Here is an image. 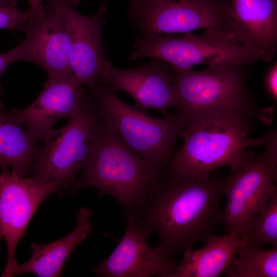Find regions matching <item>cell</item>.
<instances>
[{
  "label": "cell",
  "mask_w": 277,
  "mask_h": 277,
  "mask_svg": "<svg viewBox=\"0 0 277 277\" xmlns=\"http://www.w3.org/2000/svg\"><path fill=\"white\" fill-rule=\"evenodd\" d=\"M227 182V176L217 172L205 180L167 176L154 184L131 213L147 239L156 233L160 250L179 255L205 242L222 224L220 203Z\"/></svg>",
  "instance_id": "cell-1"
},
{
  "label": "cell",
  "mask_w": 277,
  "mask_h": 277,
  "mask_svg": "<svg viewBox=\"0 0 277 277\" xmlns=\"http://www.w3.org/2000/svg\"><path fill=\"white\" fill-rule=\"evenodd\" d=\"M251 64L229 60L202 71L172 68L173 108L186 127L225 121L271 124L274 108L259 107L247 87Z\"/></svg>",
  "instance_id": "cell-2"
},
{
  "label": "cell",
  "mask_w": 277,
  "mask_h": 277,
  "mask_svg": "<svg viewBox=\"0 0 277 277\" xmlns=\"http://www.w3.org/2000/svg\"><path fill=\"white\" fill-rule=\"evenodd\" d=\"M167 176L128 147L100 116L93 129L87 164L70 192L94 187L100 196L115 199L123 213L132 212L154 184Z\"/></svg>",
  "instance_id": "cell-3"
},
{
  "label": "cell",
  "mask_w": 277,
  "mask_h": 277,
  "mask_svg": "<svg viewBox=\"0 0 277 277\" xmlns=\"http://www.w3.org/2000/svg\"><path fill=\"white\" fill-rule=\"evenodd\" d=\"M251 126L232 121L186 126L181 136L183 144L173 152L167 176L205 180L226 165L235 171L250 156L252 151L248 148L266 143V134L260 138L249 137Z\"/></svg>",
  "instance_id": "cell-4"
},
{
  "label": "cell",
  "mask_w": 277,
  "mask_h": 277,
  "mask_svg": "<svg viewBox=\"0 0 277 277\" xmlns=\"http://www.w3.org/2000/svg\"><path fill=\"white\" fill-rule=\"evenodd\" d=\"M100 116L123 142L145 160L167 173L177 140L186 127L175 112L160 118L122 101L103 82L89 88Z\"/></svg>",
  "instance_id": "cell-5"
},
{
  "label": "cell",
  "mask_w": 277,
  "mask_h": 277,
  "mask_svg": "<svg viewBox=\"0 0 277 277\" xmlns=\"http://www.w3.org/2000/svg\"><path fill=\"white\" fill-rule=\"evenodd\" d=\"M262 154L252 152L240 168L227 175L222 224L226 234L248 236L254 218L277 192V131L268 132Z\"/></svg>",
  "instance_id": "cell-6"
},
{
  "label": "cell",
  "mask_w": 277,
  "mask_h": 277,
  "mask_svg": "<svg viewBox=\"0 0 277 277\" xmlns=\"http://www.w3.org/2000/svg\"><path fill=\"white\" fill-rule=\"evenodd\" d=\"M131 60L156 57L173 68L190 70L195 65L229 60L252 64L262 56L240 43L233 32L206 29L200 34L186 32L181 36L166 34L148 38H135Z\"/></svg>",
  "instance_id": "cell-7"
},
{
  "label": "cell",
  "mask_w": 277,
  "mask_h": 277,
  "mask_svg": "<svg viewBox=\"0 0 277 277\" xmlns=\"http://www.w3.org/2000/svg\"><path fill=\"white\" fill-rule=\"evenodd\" d=\"M128 15L138 38L200 29L233 32L229 0H129Z\"/></svg>",
  "instance_id": "cell-8"
},
{
  "label": "cell",
  "mask_w": 277,
  "mask_h": 277,
  "mask_svg": "<svg viewBox=\"0 0 277 277\" xmlns=\"http://www.w3.org/2000/svg\"><path fill=\"white\" fill-rule=\"evenodd\" d=\"M100 117L89 93L81 113L69 119L55 136L41 149L30 172L43 181L57 180L67 189L80 170L86 166L94 126Z\"/></svg>",
  "instance_id": "cell-9"
},
{
  "label": "cell",
  "mask_w": 277,
  "mask_h": 277,
  "mask_svg": "<svg viewBox=\"0 0 277 277\" xmlns=\"http://www.w3.org/2000/svg\"><path fill=\"white\" fill-rule=\"evenodd\" d=\"M67 189L61 181H43L33 176L21 177L1 169L0 174V229L7 248V263L2 276H13L17 264L15 251L19 240L41 203L49 195H59Z\"/></svg>",
  "instance_id": "cell-10"
},
{
  "label": "cell",
  "mask_w": 277,
  "mask_h": 277,
  "mask_svg": "<svg viewBox=\"0 0 277 277\" xmlns=\"http://www.w3.org/2000/svg\"><path fill=\"white\" fill-rule=\"evenodd\" d=\"M45 13L30 17L22 29L25 38L12 48L16 61L32 63L42 68L48 78H73L71 43L53 0L46 1Z\"/></svg>",
  "instance_id": "cell-11"
},
{
  "label": "cell",
  "mask_w": 277,
  "mask_h": 277,
  "mask_svg": "<svg viewBox=\"0 0 277 277\" xmlns=\"http://www.w3.org/2000/svg\"><path fill=\"white\" fill-rule=\"evenodd\" d=\"M59 11L71 43L70 65L74 80L89 89L102 81L108 62L101 38L103 17L107 11L105 0L97 13L86 16L66 0H53Z\"/></svg>",
  "instance_id": "cell-12"
},
{
  "label": "cell",
  "mask_w": 277,
  "mask_h": 277,
  "mask_svg": "<svg viewBox=\"0 0 277 277\" xmlns=\"http://www.w3.org/2000/svg\"><path fill=\"white\" fill-rule=\"evenodd\" d=\"M88 92L73 78H48L37 98L29 106L10 111L28 134L44 143L58 132L55 124L64 118H72L81 112Z\"/></svg>",
  "instance_id": "cell-13"
},
{
  "label": "cell",
  "mask_w": 277,
  "mask_h": 277,
  "mask_svg": "<svg viewBox=\"0 0 277 277\" xmlns=\"http://www.w3.org/2000/svg\"><path fill=\"white\" fill-rule=\"evenodd\" d=\"M126 228L111 254L93 268L102 277H171L177 261L146 242L142 227L131 212L124 213Z\"/></svg>",
  "instance_id": "cell-14"
},
{
  "label": "cell",
  "mask_w": 277,
  "mask_h": 277,
  "mask_svg": "<svg viewBox=\"0 0 277 277\" xmlns=\"http://www.w3.org/2000/svg\"><path fill=\"white\" fill-rule=\"evenodd\" d=\"M150 58L146 65L127 69L114 68L108 61L103 70L102 82L117 91L129 94L135 107L145 111L153 108L166 117L174 102L172 67L161 59Z\"/></svg>",
  "instance_id": "cell-15"
},
{
  "label": "cell",
  "mask_w": 277,
  "mask_h": 277,
  "mask_svg": "<svg viewBox=\"0 0 277 277\" xmlns=\"http://www.w3.org/2000/svg\"><path fill=\"white\" fill-rule=\"evenodd\" d=\"M237 41L270 62L277 49V0H232Z\"/></svg>",
  "instance_id": "cell-16"
},
{
  "label": "cell",
  "mask_w": 277,
  "mask_h": 277,
  "mask_svg": "<svg viewBox=\"0 0 277 277\" xmlns=\"http://www.w3.org/2000/svg\"><path fill=\"white\" fill-rule=\"evenodd\" d=\"M93 213L92 210L82 207L76 213L74 229L66 236L43 245L31 243V257L26 263H17L13 276L26 273H31L39 277L60 276L74 249L91 232L92 224L90 217Z\"/></svg>",
  "instance_id": "cell-17"
},
{
  "label": "cell",
  "mask_w": 277,
  "mask_h": 277,
  "mask_svg": "<svg viewBox=\"0 0 277 277\" xmlns=\"http://www.w3.org/2000/svg\"><path fill=\"white\" fill-rule=\"evenodd\" d=\"M248 242L247 236L240 238L234 234H214L201 248L184 252L182 260L171 277L219 276Z\"/></svg>",
  "instance_id": "cell-18"
},
{
  "label": "cell",
  "mask_w": 277,
  "mask_h": 277,
  "mask_svg": "<svg viewBox=\"0 0 277 277\" xmlns=\"http://www.w3.org/2000/svg\"><path fill=\"white\" fill-rule=\"evenodd\" d=\"M12 114L0 107V167L10 166L21 177L30 173L42 147Z\"/></svg>",
  "instance_id": "cell-19"
},
{
  "label": "cell",
  "mask_w": 277,
  "mask_h": 277,
  "mask_svg": "<svg viewBox=\"0 0 277 277\" xmlns=\"http://www.w3.org/2000/svg\"><path fill=\"white\" fill-rule=\"evenodd\" d=\"M238 254L224 270L226 276H277V248L266 249L247 244Z\"/></svg>",
  "instance_id": "cell-20"
},
{
  "label": "cell",
  "mask_w": 277,
  "mask_h": 277,
  "mask_svg": "<svg viewBox=\"0 0 277 277\" xmlns=\"http://www.w3.org/2000/svg\"><path fill=\"white\" fill-rule=\"evenodd\" d=\"M248 244L261 246L270 244L277 248V192L269 200L265 210L253 220Z\"/></svg>",
  "instance_id": "cell-21"
},
{
  "label": "cell",
  "mask_w": 277,
  "mask_h": 277,
  "mask_svg": "<svg viewBox=\"0 0 277 277\" xmlns=\"http://www.w3.org/2000/svg\"><path fill=\"white\" fill-rule=\"evenodd\" d=\"M30 16L28 10L23 12L15 6L0 4V29H22Z\"/></svg>",
  "instance_id": "cell-22"
},
{
  "label": "cell",
  "mask_w": 277,
  "mask_h": 277,
  "mask_svg": "<svg viewBox=\"0 0 277 277\" xmlns=\"http://www.w3.org/2000/svg\"><path fill=\"white\" fill-rule=\"evenodd\" d=\"M264 87L271 100L277 102V62H273L268 68L264 79Z\"/></svg>",
  "instance_id": "cell-23"
},
{
  "label": "cell",
  "mask_w": 277,
  "mask_h": 277,
  "mask_svg": "<svg viewBox=\"0 0 277 277\" xmlns=\"http://www.w3.org/2000/svg\"><path fill=\"white\" fill-rule=\"evenodd\" d=\"M15 61H16V58L12 49H11L6 53H0V97L4 92V88L1 82V77L7 67L12 63ZM0 107H4L1 99Z\"/></svg>",
  "instance_id": "cell-24"
},
{
  "label": "cell",
  "mask_w": 277,
  "mask_h": 277,
  "mask_svg": "<svg viewBox=\"0 0 277 277\" xmlns=\"http://www.w3.org/2000/svg\"><path fill=\"white\" fill-rule=\"evenodd\" d=\"M44 1L51 0H28L30 17H36L43 15L45 11Z\"/></svg>",
  "instance_id": "cell-25"
},
{
  "label": "cell",
  "mask_w": 277,
  "mask_h": 277,
  "mask_svg": "<svg viewBox=\"0 0 277 277\" xmlns=\"http://www.w3.org/2000/svg\"><path fill=\"white\" fill-rule=\"evenodd\" d=\"M20 0H0V4L5 6H16Z\"/></svg>",
  "instance_id": "cell-26"
},
{
  "label": "cell",
  "mask_w": 277,
  "mask_h": 277,
  "mask_svg": "<svg viewBox=\"0 0 277 277\" xmlns=\"http://www.w3.org/2000/svg\"><path fill=\"white\" fill-rule=\"evenodd\" d=\"M66 1L69 4H70L73 7L77 6L81 2V0H66Z\"/></svg>",
  "instance_id": "cell-27"
},
{
  "label": "cell",
  "mask_w": 277,
  "mask_h": 277,
  "mask_svg": "<svg viewBox=\"0 0 277 277\" xmlns=\"http://www.w3.org/2000/svg\"><path fill=\"white\" fill-rule=\"evenodd\" d=\"M2 239H4L3 233L0 229V240Z\"/></svg>",
  "instance_id": "cell-28"
}]
</instances>
